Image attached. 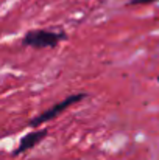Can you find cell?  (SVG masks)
<instances>
[{"instance_id": "1", "label": "cell", "mask_w": 159, "mask_h": 160, "mask_svg": "<svg viewBox=\"0 0 159 160\" xmlns=\"http://www.w3.org/2000/svg\"><path fill=\"white\" fill-rule=\"evenodd\" d=\"M67 36L64 31H52V30H30L28 33H25L22 44L25 47H31V48H53L56 47L61 41H64Z\"/></svg>"}, {"instance_id": "2", "label": "cell", "mask_w": 159, "mask_h": 160, "mask_svg": "<svg viewBox=\"0 0 159 160\" xmlns=\"http://www.w3.org/2000/svg\"><path fill=\"white\" fill-rule=\"evenodd\" d=\"M89 95L87 93H84V92H80V93H72V95H69V97H66L62 101H59V103H56V104H53L52 107H49L45 112H42V113H39L38 117H34L28 124L31 126V128H38V126H41V124H44V123H47V121H50L53 118H56L61 112H64L67 107H70L72 104H77V103H80L81 100H84V98H87Z\"/></svg>"}, {"instance_id": "3", "label": "cell", "mask_w": 159, "mask_h": 160, "mask_svg": "<svg viewBox=\"0 0 159 160\" xmlns=\"http://www.w3.org/2000/svg\"><path fill=\"white\" fill-rule=\"evenodd\" d=\"M49 135V131L47 129H38V131H33V132H28L25 137L20 138L19 142V146L13 151V156H19L25 151H30L33 149L36 145H39L45 137Z\"/></svg>"}, {"instance_id": "4", "label": "cell", "mask_w": 159, "mask_h": 160, "mask_svg": "<svg viewBox=\"0 0 159 160\" xmlns=\"http://www.w3.org/2000/svg\"><path fill=\"white\" fill-rule=\"evenodd\" d=\"M153 2H158V0H130L128 5H148Z\"/></svg>"}]
</instances>
